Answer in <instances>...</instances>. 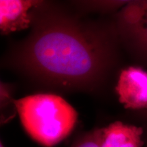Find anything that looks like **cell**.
<instances>
[{"mask_svg":"<svg viewBox=\"0 0 147 147\" xmlns=\"http://www.w3.org/2000/svg\"><path fill=\"white\" fill-rule=\"evenodd\" d=\"M116 34L131 56L147 65V0L127 1L117 14Z\"/></svg>","mask_w":147,"mask_h":147,"instance_id":"obj_3","label":"cell"},{"mask_svg":"<svg viewBox=\"0 0 147 147\" xmlns=\"http://www.w3.org/2000/svg\"><path fill=\"white\" fill-rule=\"evenodd\" d=\"M144 115H146V117H147V110H146V112H145V113H144Z\"/></svg>","mask_w":147,"mask_h":147,"instance_id":"obj_9","label":"cell"},{"mask_svg":"<svg viewBox=\"0 0 147 147\" xmlns=\"http://www.w3.org/2000/svg\"><path fill=\"white\" fill-rule=\"evenodd\" d=\"M13 103L25 131L45 146L52 147L61 142L76 123V110L59 95L36 94Z\"/></svg>","mask_w":147,"mask_h":147,"instance_id":"obj_2","label":"cell"},{"mask_svg":"<svg viewBox=\"0 0 147 147\" xmlns=\"http://www.w3.org/2000/svg\"><path fill=\"white\" fill-rule=\"evenodd\" d=\"M0 147H4V146H3V144H2V142H1L0 143Z\"/></svg>","mask_w":147,"mask_h":147,"instance_id":"obj_8","label":"cell"},{"mask_svg":"<svg viewBox=\"0 0 147 147\" xmlns=\"http://www.w3.org/2000/svg\"><path fill=\"white\" fill-rule=\"evenodd\" d=\"M40 2L32 0H1L0 30L1 35L27 29L32 23L31 10Z\"/></svg>","mask_w":147,"mask_h":147,"instance_id":"obj_5","label":"cell"},{"mask_svg":"<svg viewBox=\"0 0 147 147\" xmlns=\"http://www.w3.org/2000/svg\"><path fill=\"white\" fill-rule=\"evenodd\" d=\"M99 147H143L144 131L141 127L115 121L96 129Z\"/></svg>","mask_w":147,"mask_h":147,"instance_id":"obj_6","label":"cell"},{"mask_svg":"<svg viewBox=\"0 0 147 147\" xmlns=\"http://www.w3.org/2000/svg\"><path fill=\"white\" fill-rule=\"evenodd\" d=\"M125 108L147 110V71L140 66H129L121 71L115 87Z\"/></svg>","mask_w":147,"mask_h":147,"instance_id":"obj_4","label":"cell"},{"mask_svg":"<svg viewBox=\"0 0 147 147\" xmlns=\"http://www.w3.org/2000/svg\"><path fill=\"white\" fill-rule=\"evenodd\" d=\"M71 147H99L96 130L88 134L77 140Z\"/></svg>","mask_w":147,"mask_h":147,"instance_id":"obj_7","label":"cell"},{"mask_svg":"<svg viewBox=\"0 0 147 147\" xmlns=\"http://www.w3.org/2000/svg\"><path fill=\"white\" fill-rule=\"evenodd\" d=\"M114 45L72 20L52 17L41 22L23 52V65L51 82L65 86L95 81L110 65Z\"/></svg>","mask_w":147,"mask_h":147,"instance_id":"obj_1","label":"cell"}]
</instances>
